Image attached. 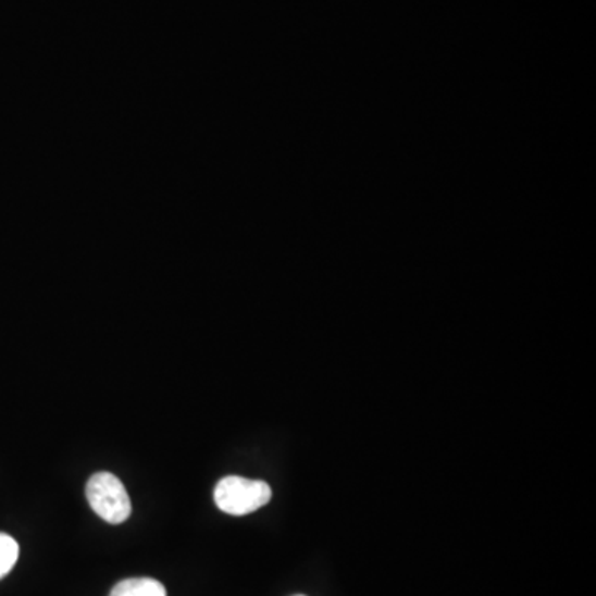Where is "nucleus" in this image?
Masks as SVG:
<instances>
[{"label": "nucleus", "instance_id": "1", "mask_svg": "<svg viewBox=\"0 0 596 596\" xmlns=\"http://www.w3.org/2000/svg\"><path fill=\"white\" fill-rule=\"evenodd\" d=\"M272 489L268 482L250 481L239 475L221 479L214 489L215 506L229 516H247L268 506Z\"/></svg>", "mask_w": 596, "mask_h": 596}, {"label": "nucleus", "instance_id": "2", "mask_svg": "<svg viewBox=\"0 0 596 596\" xmlns=\"http://www.w3.org/2000/svg\"><path fill=\"white\" fill-rule=\"evenodd\" d=\"M87 499L94 512L108 524H123L132 516V500L123 482L110 472H97L87 484Z\"/></svg>", "mask_w": 596, "mask_h": 596}, {"label": "nucleus", "instance_id": "3", "mask_svg": "<svg viewBox=\"0 0 596 596\" xmlns=\"http://www.w3.org/2000/svg\"><path fill=\"white\" fill-rule=\"evenodd\" d=\"M110 596H167L163 583L154 579H128L116 583Z\"/></svg>", "mask_w": 596, "mask_h": 596}, {"label": "nucleus", "instance_id": "4", "mask_svg": "<svg viewBox=\"0 0 596 596\" xmlns=\"http://www.w3.org/2000/svg\"><path fill=\"white\" fill-rule=\"evenodd\" d=\"M18 544L8 534H0V580L8 576L18 560Z\"/></svg>", "mask_w": 596, "mask_h": 596}, {"label": "nucleus", "instance_id": "5", "mask_svg": "<svg viewBox=\"0 0 596 596\" xmlns=\"http://www.w3.org/2000/svg\"><path fill=\"white\" fill-rule=\"evenodd\" d=\"M295 596H303V595H295Z\"/></svg>", "mask_w": 596, "mask_h": 596}]
</instances>
